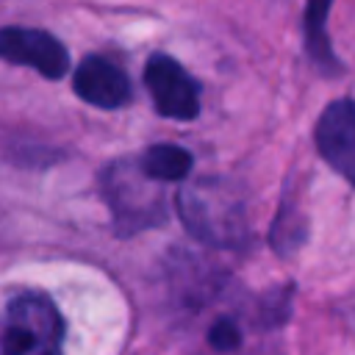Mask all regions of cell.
I'll use <instances>...</instances> for the list:
<instances>
[{
	"label": "cell",
	"instance_id": "ba28073f",
	"mask_svg": "<svg viewBox=\"0 0 355 355\" xmlns=\"http://www.w3.org/2000/svg\"><path fill=\"white\" fill-rule=\"evenodd\" d=\"M72 92L94 108L103 111H116L122 105H128L133 100V89H130V78L125 75V69L105 58V55H86L72 75Z\"/></svg>",
	"mask_w": 355,
	"mask_h": 355
},
{
	"label": "cell",
	"instance_id": "30bf717a",
	"mask_svg": "<svg viewBox=\"0 0 355 355\" xmlns=\"http://www.w3.org/2000/svg\"><path fill=\"white\" fill-rule=\"evenodd\" d=\"M305 239H308V216H305L302 200H300V194H291L286 189L280 208L275 214L272 230H269V244L277 255L288 258L305 244Z\"/></svg>",
	"mask_w": 355,
	"mask_h": 355
},
{
	"label": "cell",
	"instance_id": "7a4b0ae2",
	"mask_svg": "<svg viewBox=\"0 0 355 355\" xmlns=\"http://www.w3.org/2000/svg\"><path fill=\"white\" fill-rule=\"evenodd\" d=\"M175 211L197 241L208 247H244L250 241L247 194L233 178L202 175L186 180L175 194Z\"/></svg>",
	"mask_w": 355,
	"mask_h": 355
},
{
	"label": "cell",
	"instance_id": "7c38bea8",
	"mask_svg": "<svg viewBox=\"0 0 355 355\" xmlns=\"http://www.w3.org/2000/svg\"><path fill=\"white\" fill-rule=\"evenodd\" d=\"M352 324H355V305H352Z\"/></svg>",
	"mask_w": 355,
	"mask_h": 355
},
{
	"label": "cell",
	"instance_id": "5b68a950",
	"mask_svg": "<svg viewBox=\"0 0 355 355\" xmlns=\"http://www.w3.org/2000/svg\"><path fill=\"white\" fill-rule=\"evenodd\" d=\"M144 86L161 116L189 122L200 114V83L172 55L153 53L144 64Z\"/></svg>",
	"mask_w": 355,
	"mask_h": 355
},
{
	"label": "cell",
	"instance_id": "9c48e42d",
	"mask_svg": "<svg viewBox=\"0 0 355 355\" xmlns=\"http://www.w3.org/2000/svg\"><path fill=\"white\" fill-rule=\"evenodd\" d=\"M333 0H305L302 11V44L308 58L322 75H341L344 64L333 50V42L327 36V19H330Z\"/></svg>",
	"mask_w": 355,
	"mask_h": 355
},
{
	"label": "cell",
	"instance_id": "6da1fadb",
	"mask_svg": "<svg viewBox=\"0 0 355 355\" xmlns=\"http://www.w3.org/2000/svg\"><path fill=\"white\" fill-rule=\"evenodd\" d=\"M180 316L197 355H275L291 313V288L247 294L227 275H189L178 283Z\"/></svg>",
	"mask_w": 355,
	"mask_h": 355
},
{
	"label": "cell",
	"instance_id": "277c9868",
	"mask_svg": "<svg viewBox=\"0 0 355 355\" xmlns=\"http://www.w3.org/2000/svg\"><path fill=\"white\" fill-rule=\"evenodd\" d=\"M64 316L50 294L25 288L0 308V355H61Z\"/></svg>",
	"mask_w": 355,
	"mask_h": 355
},
{
	"label": "cell",
	"instance_id": "8fae6325",
	"mask_svg": "<svg viewBox=\"0 0 355 355\" xmlns=\"http://www.w3.org/2000/svg\"><path fill=\"white\" fill-rule=\"evenodd\" d=\"M136 161L150 178L161 183L183 180L191 172V153L178 144H153L144 153H139Z\"/></svg>",
	"mask_w": 355,
	"mask_h": 355
},
{
	"label": "cell",
	"instance_id": "52a82bcc",
	"mask_svg": "<svg viewBox=\"0 0 355 355\" xmlns=\"http://www.w3.org/2000/svg\"><path fill=\"white\" fill-rule=\"evenodd\" d=\"M313 144L322 161L355 189V100H333L313 125Z\"/></svg>",
	"mask_w": 355,
	"mask_h": 355
},
{
	"label": "cell",
	"instance_id": "8992f818",
	"mask_svg": "<svg viewBox=\"0 0 355 355\" xmlns=\"http://www.w3.org/2000/svg\"><path fill=\"white\" fill-rule=\"evenodd\" d=\"M0 58L17 67H31L47 80H58L69 69V53L64 42L44 28L28 25L0 28Z\"/></svg>",
	"mask_w": 355,
	"mask_h": 355
},
{
	"label": "cell",
	"instance_id": "3957f363",
	"mask_svg": "<svg viewBox=\"0 0 355 355\" xmlns=\"http://www.w3.org/2000/svg\"><path fill=\"white\" fill-rule=\"evenodd\" d=\"M161 180L150 178L136 158H116L100 172L103 197L114 214L116 236H136L166 219V197Z\"/></svg>",
	"mask_w": 355,
	"mask_h": 355
}]
</instances>
